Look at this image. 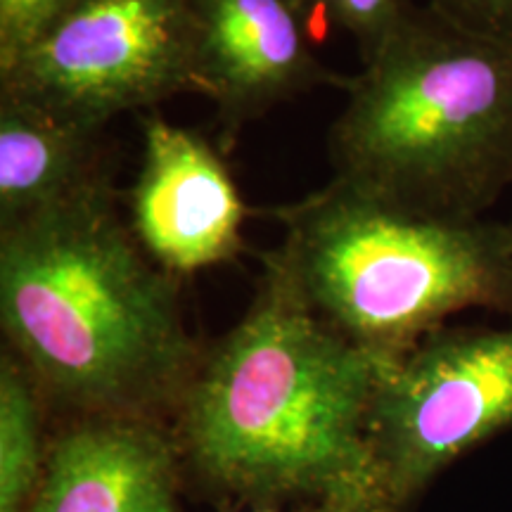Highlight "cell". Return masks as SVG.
I'll return each mask as SVG.
<instances>
[{"instance_id": "13", "label": "cell", "mask_w": 512, "mask_h": 512, "mask_svg": "<svg viewBox=\"0 0 512 512\" xmlns=\"http://www.w3.org/2000/svg\"><path fill=\"white\" fill-rule=\"evenodd\" d=\"M76 0H0V62L24 48Z\"/></svg>"}, {"instance_id": "8", "label": "cell", "mask_w": 512, "mask_h": 512, "mask_svg": "<svg viewBox=\"0 0 512 512\" xmlns=\"http://www.w3.org/2000/svg\"><path fill=\"white\" fill-rule=\"evenodd\" d=\"M195 22V91L216 105L221 150L275 107L349 76L318 60L309 24L290 0H190Z\"/></svg>"}, {"instance_id": "10", "label": "cell", "mask_w": 512, "mask_h": 512, "mask_svg": "<svg viewBox=\"0 0 512 512\" xmlns=\"http://www.w3.org/2000/svg\"><path fill=\"white\" fill-rule=\"evenodd\" d=\"M105 128L0 95V233L112 176Z\"/></svg>"}, {"instance_id": "6", "label": "cell", "mask_w": 512, "mask_h": 512, "mask_svg": "<svg viewBox=\"0 0 512 512\" xmlns=\"http://www.w3.org/2000/svg\"><path fill=\"white\" fill-rule=\"evenodd\" d=\"M505 430H512V325H444L380 363L368 446L384 512H401L444 467Z\"/></svg>"}, {"instance_id": "3", "label": "cell", "mask_w": 512, "mask_h": 512, "mask_svg": "<svg viewBox=\"0 0 512 512\" xmlns=\"http://www.w3.org/2000/svg\"><path fill=\"white\" fill-rule=\"evenodd\" d=\"M332 121V178L408 214L486 219L512 190V41L406 0Z\"/></svg>"}, {"instance_id": "1", "label": "cell", "mask_w": 512, "mask_h": 512, "mask_svg": "<svg viewBox=\"0 0 512 512\" xmlns=\"http://www.w3.org/2000/svg\"><path fill=\"white\" fill-rule=\"evenodd\" d=\"M377 368L311 309L271 249L240 323L204 349L185 389L174 415L181 456L242 501L384 512L368 446Z\"/></svg>"}, {"instance_id": "7", "label": "cell", "mask_w": 512, "mask_h": 512, "mask_svg": "<svg viewBox=\"0 0 512 512\" xmlns=\"http://www.w3.org/2000/svg\"><path fill=\"white\" fill-rule=\"evenodd\" d=\"M221 152L157 110L140 117V166L126 192V221L143 252L178 280L230 264L245 249L242 228L256 211Z\"/></svg>"}, {"instance_id": "15", "label": "cell", "mask_w": 512, "mask_h": 512, "mask_svg": "<svg viewBox=\"0 0 512 512\" xmlns=\"http://www.w3.org/2000/svg\"><path fill=\"white\" fill-rule=\"evenodd\" d=\"M299 512H373L363 505H354V503H342V501H320L313 503L311 508L299 510Z\"/></svg>"}, {"instance_id": "16", "label": "cell", "mask_w": 512, "mask_h": 512, "mask_svg": "<svg viewBox=\"0 0 512 512\" xmlns=\"http://www.w3.org/2000/svg\"><path fill=\"white\" fill-rule=\"evenodd\" d=\"M508 226H510V230H512V214H510V219H508Z\"/></svg>"}, {"instance_id": "5", "label": "cell", "mask_w": 512, "mask_h": 512, "mask_svg": "<svg viewBox=\"0 0 512 512\" xmlns=\"http://www.w3.org/2000/svg\"><path fill=\"white\" fill-rule=\"evenodd\" d=\"M195 91L190 0H76L0 62V95L105 128Z\"/></svg>"}, {"instance_id": "14", "label": "cell", "mask_w": 512, "mask_h": 512, "mask_svg": "<svg viewBox=\"0 0 512 512\" xmlns=\"http://www.w3.org/2000/svg\"><path fill=\"white\" fill-rule=\"evenodd\" d=\"M427 3L463 29L512 41V0H427Z\"/></svg>"}, {"instance_id": "2", "label": "cell", "mask_w": 512, "mask_h": 512, "mask_svg": "<svg viewBox=\"0 0 512 512\" xmlns=\"http://www.w3.org/2000/svg\"><path fill=\"white\" fill-rule=\"evenodd\" d=\"M117 197L102 178L0 233V323L50 406L164 420L204 349L181 280L143 252Z\"/></svg>"}, {"instance_id": "4", "label": "cell", "mask_w": 512, "mask_h": 512, "mask_svg": "<svg viewBox=\"0 0 512 512\" xmlns=\"http://www.w3.org/2000/svg\"><path fill=\"white\" fill-rule=\"evenodd\" d=\"M259 214L285 228L275 252L311 309L377 363L408 354L460 311L512 316L508 221L408 214L337 178Z\"/></svg>"}, {"instance_id": "11", "label": "cell", "mask_w": 512, "mask_h": 512, "mask_svg": "<svg viewBox=\"0 0 512 512\" xmlns=\"http://www.w3.org/2000/svg\"><path fill=\"white\" fill-rule=\"evenodd\" d=\"M46 396L10 349L0 356V512H27L46 453L41 425Z\"/></svg>"}, {"instance_id": "12", "label": "cell", "mask_w": 512, "mask_h": 512, "mask_svg": "<svg viewBox=\"0 0 512 512\" xmlns=\"http://www.w3.org/2000/svg\"><path fill=\"white\" fill-rule=\"evenodd\" d=\"M306 24H328L354 38L361 62L375 53L406 0H290Z\"/></svg>"}, {"instance_id": "9", "label": "cell", "mask_w": 512, "mask_h": 512, "mask_svg": "<svg viewBox=\"0 0 512 512\" xmlns=\"http://www.w3.org/2000/svg\"><path fill=\"white\" fill-rule=\"evenodd\" d=\"M46 451L27 512H181V448L162 420L74 418Z\"/></svg>"}]
</instances>
